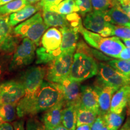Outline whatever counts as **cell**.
<instances>
[{"mask_svg":"<svg viewBox=\"0 0 130 130\" xmlns=\"http://www.w3.org/2000/svg\"><path fill=\"white\" fill-rule=\"evenodd\" d=\"M63 100V96L58 83L43 81L33 99L26 104L17 105V115L19 118L35 115L45 111Z\"/></svg>","mask_w":130,"mask_h":130,"instance_id":"cell-1","label":"cell"},{"mask_svg":"<svg viewBox=\"0 0 130 130\" xmlns=\"http://www.w3.org/2000/svg\"><path fill=\"white\" fill-rule=\"evenodd\" d=\"M39 10L38 6L28 4L25 7L18 12L10 14L9 16V22L12 27L21 24L31 17Z\"/></svg>","mask_w":130,"mask_h":130,"instance_id":"cell-20","label":"cell"},{"mask_svg":"<svg viewBox=\"0 0 130 130\" xmlns=\"http://www.w3.org/2000/svg\"><path fill=\"white\" fill-rule=\"evenodd\" d=\"M25 130H44V126L35 119H29L26 123Z\"/></svg>","mask_w":130,"mask_h":130,"instance_id":"cell-36","label":"cell"},{"mask_svg":"<svg viewBox=\"0 0 130 130\" xmlns=\"http://www.w3.org/2000/svg\"><path fill=\"white\" fill-rule=\"evenodd\" d=\"M84 40L90 46L93 47L107 56L117 58L125 48V45L118 37H104L99 34L83 28L81 31Z\"/></svg>","mask_w":130,"mask_h":130,"instance_id":"cell-2","label":"cell"},{"mask_svg":"<svg viewBox=\"0 0 130 130\" xmlns=\"http://www.w3.org/2000/svg\"><path fill=\"white\" fill-rule=\"evenodd\" d=\"M64 106L65 102L63 100L45 111L43 116V123L45 129H52L62 123V111Z\"/></svg>","mask_w":130,"mask_h":130,"instance_id":"cell-13","label":"cell"},{"mask_svg":"<svg viewBox=\"0 0 130 130\" xmlns=\"http://www.w3.org/2000/svg\"><path fill=\"white\" fill-rule=\"evenodd\" d=\"M128 118H130V117H128Z\"/></svg>","mask_w":130,"mask_h":130,"instance_id":"cell-54","label":"cell"},{"mask_svg":"<svg viewBox=\"0 0 130 130\" xmlns=\"http://www.w3.org/2000/svg\"><path fill=\"white\" fill-rule=\"evenodd\" d=\"M75 50H71L63 52L50 63L45 75L47 81L59 83L68 78Z\"/></svg>","mask_w":130,"mask_h":130,"instance_id":"cell-6","label":"cell"},{"mask_svg":"<svg viewBox=\"0 0 130 130\" xmlns=\"http://www.w3.org/2000/svg\"><path fill=\"white\" fill-rule=\"evenodd\" d=\"M119 2L123 10L126 13L128 9L130 7V0H119Z\"/></svg>","mask_w":130,"mask_h":130,"instance_id":"cell-40","label":"cell"},{"mask_svg":"<svg viewBox=\"0 0 130 130\" xmlns=\"http://www.w3.org/2000/svg\"><path fill=\"white\" fill-rule=\"evenodd\" d=\"M17 104H0V118L4 122H11L17 115Z\"/></svg>","mask_w":130,"mask_h":130,"instance_id":"cell-26","label":"cell"},{"mask_svg":"<svg viewBox=\"0 0 130 130\" xmlns=\"http://www.w3.org/2000/svg\"><path fill=\"white\" fill-rule=\"evenodd\" d=\"M12 27L9 22V16L0 15V45L10 35Z\"/></svg>","mask_w":130,"mask_h":130,"instance_id":"cell-29","label":"cell"},{"mask_svg":"<svg viewBox=\"0 0 130 130\" xmlns=\"http://www.w3.org/2000/svg\"><path fill=\"white\" fill-rule=\"evenodd\" d=\"M112 36H116L122 39H130V28L125 26H113Z\"/></svg>","mask_w":130,"mask_h":130,"instance_id":"cell-32","label":"cell"},{"mask_svg":"<svg viewBox=\"0 0 130 130\" xmlns=\"http://www.w3.org/2000/svg\"><path fill=\"white\" fill-rule=\"evenodd\" d=\"M125 46L127 48H130V39H122Z\"/></svg>","mask_w":130,"mask_h":130,"instance_id":"cell-46","label":"cell"},{"mask_svg":"<svg viewBox=\"0 0 130 130\" xmlns=\"http://www.w3.org/2000/svg\"><path fill=\"white\" fill-rule=\"evenodd\" d=\"M80 83L67 78L58 83L62 92L65 106L74 105L77 108L79 107L81 87Z\"/></svg>","mask_w":130,"mask_h":130,"instance_id":"cell-11","label":"cell"},{"mask_svg":"<svg viewBox=\"0 0 130 130\" xmlns=\"http://www.w3.org/2000/svg\"><path fill=\"white\" fill-rule=\"evenodd\" d=\"M98 115L93 110L78 107L77 126L84 124L92 125Z\"/></svg>","mask_w":130,"mask_h":130,"instance_id":"cell-25","label":"cell"},{"mask_svg":"<svg viewBox=\"0 0 130 130\" xmlns=\"http://www.w3.org/2000/svg\"><path fill=\"white\" fill-rule=\"evenodd\" d=\"M42 18L47 27H69V22L66 15L58 13L50 10H45L42 12Z\"/></svg>","mask_w":130,"mask_h":130,"instance_id":"cell-18","label":"cell"},{"mask_svg":"<svg viewBox=\"0 0 130 130\" xmlns=\"http://www.w3.org/2000/svg\"><path fill=\"white\" fill-rule=\"evenodd\" d=\"M105 125L109 130H118L124 121V113H116L110 111L102 116Z\"/></svg>","mask_w":130,"mask_h":130,"instance_id":"cell-22","label":"cell"},{"mask_svg":"<svg viewBox=\"0 0 130 130\" xmlns=\"http://www.w3.org/2000/svg\"><path fill=\"white\" fill-rule=\"evenodd\" d=\"M118 58L122 60H130V48L127 47L123 48L118 56Z\"/></svg>","mask_w":130,"mask_h":130,"instance_id":"cell-38","label":"cell"},{"mask_svg":"<svg viewBox=\"0 0 130 130\" xmlns=\"http://www.w3.org/2000/svg\"><path fill=\"white\" fill-rule=\"evenodd\" d=\"M44 130H68V129L65 127L63 124H61V125H58L57 126H56V127L52 128V129H45L44 128Z\"/></svg>","mask_w":130,"mask_h":130,"instance_id":"cell-44","label":"cell"},{"mask_svg":"<svg viewBox=\"0 0 130 130\" xmlns=\"http://www.w3.org/2000/svg\"><path fill=\"white\" fill-rule=\"evenodd\" d=\"M61 39L62 35L60 30L53 27L48 29L42 36L40 40L41 45L48 51H55L60 46Z\"/></svg>","mask_w":130,"mask_h":130,"instance_id":"cell-15","label":"cell"},{"mask_svg":"<svg viewBox=\"0 0 130 130\" xmlns=\"http://www.w3.org/2000/svg\"><path fill=\"white\" fill-rule=\"evenodd\" d=\"M98 71L99 64L95 58L84 53L76 52L68 78L81 82L95 76Z\"/></svg>","mask_w":130,"mask_h":130,"instance_id":"cell-3","label":"cell"},{"mask_svg":"<svg viewBox=\"0 0 130 130\" xmlns=\"http://www.w3.org/2000/svg\"><path fill=\"white\" fill-rule=\"evenodd\" d=\"M0 130H13V126L9 122H3L0 126Z\"/></svg>","mask_w":130,"mask_h":130,"instance_id":"cell-41","label":"cell"},{"mask_svg":"<svg viewBox=\"0 0 130 130\" xmlns=\"http://www.w3.org/2000/svg\"><path fill=\"white\" fill-rule=\"evenodd\" d=\"M36 45L28 38H24L16 50L10 62V71H17L27 67L35 60Z\"/></svg>","mask_w":130,"mask_h":130,"instance_id":"cell-7","label":"cell"},{"mask_svg":"<svg viewBox=\"0 0 130 130\" xmlns=\"http://www.w3.org/2000/svg\"><path fill=\"white\" fill-rule=\"evenodd\" d=\"M12 1H13V0H0V7Z\"/></svg>","mask_w":130,"mask_h":130,"instance_id":"cell-47","label":"cell"},{"mask_svg":"<svg viewBox=\"0 0 130 130\" xmlns=\"http://www.w3.org/2000/svg\"><path fill=\"white\" fill-rule=\"evenodd\" d=\"M108 64L122 74L130 77V60H110Z\"/></svg>","mask_w":130,"mask_h":130,"instance_id":"cell-28","label":"cell"},{"mask_svg":"<svg viewBox=\"0 0 130 130\" xmlns=\"http://www.w3.org/2000/svg\"><path fill=\"white\" fill-rule=\"evenodd\" d=\"M13 130H25L23 120L16 121L13 123Z\"/></svg>","mask_w":130,"mask_h":130,"instance_id":"cell-39","label":"cell"},{"mask_svg":"<svg viewBox=\"0 0 130 130\" xmlns=\"http://www.w3.org/2000/svg\"><path fill=\"white\" fill-rule=\"evenodd\" d=\"M100 130H109V129H108V128H107V126H106V125H105V126H104V127L102 128L101 129H100Z\"/></svg>","mask_w":130,"mask_h":130,"instance_id":"cell-50","label":"cell"},{"mask_svg":"<svg viewBox=\"0 0 130 130\" xmlns=\"http://www.w3.org/2000/svg\"><path fill=\"white\" fill-rule=\"evenodd\" d=\"M79 7V12L81 14H84L90 12L92 10L90 0H74Z\"/></svg>","mask_w":130,"mask_h":130,"instance_id":"cell-33","label":"cell"},{"mask_svg":"<svg viewBox=\"0 0 130 130\" xmlns=\"http://www.w3.org/2000/svg\"><path fill=\"white\" fill-rule=\"evenodd\" d=\"M130 92V84L123 86L113 94L111 98L110 111L122 113L126 107Z\"/></svg>","mask_w":130,"mask_h":130,"instance_id":"cell-14","label":"cell"},{"mask_svg":"<svg viewBox=\"0 0 130 130\" xmlns=\"http://www.w3.org/2000/svg\"><path fill=\"white\" fill-rule=\"evenodd\" d=\"M96 84L101 86H112L118 90L123 86L130 84V77L119 72L108 63L101 62L99 64L98 79Z\"/></svg>","mask_w":130,"mask_h":130,"instance_id":"cell-8","label":"cell"},{"mask_svg":"<svg viewBox=\"0 0 130 130\" xmlns=\"http://www.w3.org/2000/svg\"><path fill=\"white\" fill-rule=\"evenodd\" d=\"M3 122V121H2V119H1V118H0V126H1V124H2V123H3V122Z\"/></svg>","mask_w":130,"mask_h":130,"instance_id":"cell-52","label":"cell"},{"mask_svg":"<svg viewBox=\"0 0 130 130\" xmlns=\"http://www.w3.org/2000/svg\"><path fill=\"white\" fill-rule=\"evenodd\" d=\"M117 1H119V0H117Z\"/></svg>","mask_w":130,"mask_h":130,"instance_id":"cell-53","label":"cell"},{"mask_svg":"<svg viewBox=\"0 0 130 130\" xmlns=\"http://www.w3.org/2000/svg\"><path fill=\"white\" fill-rule=\"evenodd\" d=\"M28 4L27 0H13L0 7V15H8L18 12Z\"/></svg>","mask_w":130,"mask_h":130,"instance_id":"cell-27","label":"cell"},{"mask_svg":"<svg viewBox=\"0 0 130 130\" xmlns=\"http://www.w3.org/2000/svg\"><path fill=\"white\" fill-rule=\"evenodd\" d=\"M101 87L84 85L81 87V96L78 107L93 110L99 115V95Z\"/></svg>","mask_w":130,"mask_h":130,"instance_id":"cell-12","label":"cell"},{"mask_svg":"<svg viewBox=\"0 0 130 130\" xmlns=\"http://www.w3.org/2000/svg\"><path fill=\"white\" fill-rule=\"evenodd\" d=\"M126 115L128 117H130V92L129 97H128V100L127 102V105H126Z\"/></svg>","mask_w":130,"mask_h":130,"instance_id":"cell-45","label":"cell"},{"mask_svg":"<svg viewBox=\"0 0 130 130\" xmlns=\"http://www.w3.org/2000/svg\"><path fill=\"white\" fill-rule=\"evenodd\" d=\"M118 90L115 87L104 86L101 89L99 95V115L104 116L110 111L111 98L113 94Z\"/></svg>","mask_w":130,"mask_h":130,"instance_id":"cell-17","label":"cell"},{"mask_svg":"<svg viewBox=\"0 0 130 130\" xmlns=\"http://www.w3.org/2000/svg\"><path fill=\"white\" fill-rule=\"evenodd\" d=\"M61 53L59 48L55 51H50L45 50L42 46H40L36 49V63L37 64L50 63Z\"/></svg>","mask_w":130,"mask_h":130,"instance_id":"cell-24","label":"cell"},{"mask_svg":"<svg viewBox=\"0 0 130 130\" xmlns=\"http://www.w3.org/2000/svg\"><path fill=\"white\" fill-rule=\"evenodd\" d=\"M59 30L62 35L61 43L59 48L61 53L68 50H76L79 37V32L68 27H60Z\"/></svg>","mask_w":130,"mask_h":130,"instance_id":"cell-16","label":"cell"},{"mask_svg":"<svg viewBox=\"0 0 130 130\" xmlns=\"http://www.w3.org/2000/svg\"><path fill=\"white\" fill-rule=\"evenodd\" d=\"M48 28L41 13L38 12L16 26L13 32L19 37L29 39L38 46L42 36Z\"/></svg>","mask_w":130,"mask_h":130,"instance_id":"cell-5","label":"cell"},{"mask_svg":"<svg viewBox=\"0 0 130 130\" xmlns=\"http://www.w3.org/2000/svg\"><path fill=\"white\" fill-rule=\"evenodd\" d=\"M120 130H130V118H128L127 121L122 126Z\"/></svg>","mask_w":130,"mask_h":130,"instance_id":"cell-43","label":"cell"},{"mask_svg":"<svg viewBox=\"0 0 130 130\" xmlns=\"http://www.w3.org/2000/svg\"><path fill=\"white\" fill-rule=\"evenodd\" d=\"M10 57L8 56H3L0 57V83L4 77L6 71L9 69L10 64Z\"/></svg>","mask_w":130,"mask_h":130,"instance_id":"cell-34","label":"cell"},{"mask_svg":"<svg viewBox=\"0 0 130 130\" xmlns=\"http://www.w3.org/2000/svg\"><path fill=\"white\" fill-rule=\"evenodd\" d=\"M18 36H12L10 35L8 36L3 43L0 45L1 50L6 53H11L14 51L18 45Z\"/></svg>","mask_w":130,"mask_h":130,"instance_id":"cell-31","label":"cell"},{"mask_svg":"<svg viewBox=\"0 0 130 130\" xmlns=\"http://www.w3.org/2000/svg\"><path fill=\"white\" fill-rule=\"evenodd\" d=\"M126 13H127V15L129 17V18L130 19V7L128 8L127 11H126Z\"/></svg>","mask_w":130,"mask_h":130,"instance_id":"cell-49","label":"cell"},{"mask_svg":"<svg viewBox=\"0 0 130 130\" xmlns=\"http://www.w3.org/2000/svg\"><path fill=\"white\" fill-rule=\"evenodd\" d=\"M40 0H27V3H28V4H34L36 3H39Z\"/></svg>","mask_w":130,"mask_h":130,"instance_id":"cell-48","label":"cell"},{"mask_svg":"<svg viewBox=\"0 0 130 130\" xmlns=\"http://www.w3.org/2000/svg\"><path fill=\"white\" fill-rule=\"evenodd\" d=\"M63 0H40L38 3V7L43 10H49L52 6H56Z\"/></svg>","mask_w":130,"mask_h":130,"instance_id":"cell-35","label":"cell"},{"mask_svg":"<svg viewBox=\"0 0 130 130\" xmlns=\"http://www.w3.org/2000/svg\"><path fill=\"white\" fill-rule=\"evenodd\" d=\"M94 11H105L120 3L117 0H90Z\"/></svg>","mask_w":130,"mask_h":130,"instance_id":"cell-30","label":"cell"},{"mask_svg":"<svg viewBox=\"0 0 130 130\" xmlns=\"http://www.w3.org/2000/svg\"><path fill=\"white\" fill-rule=\"evenodd\" d=\"M75 130H91V125L84 124L77 126Z\"/></svg>","mask_w":130,"mask_h":130,"instance_id":"cell-42","label":"cell"},{"mask_svg":"<svg viewBox=\"0 0 130 130\" xmlns=\"http://www.w3.org/2000/svg\"><path fill=\"white\" fill-rule=\"evenodd\" d=\"M77 122V107L74 105L64 106L62 111V124L68 130H75Z\"/></svg>","mask_w":130,"mask_h":130,"instance_id":"cell-21","label":"cell"},{"mask_svg":"<svg viewBox=\"0 0 130 130\" xmlns=\"http://www.w3.org/2000/svg\"><path fill=\"white\" fill-rule=\"evenodd\" d=\"M125 27H128V28H130V22H129V23H128V24H126L125 25Z\"/></svg>","mask_w":130,"mask_h":130,"instance_id":"cell-51","label":"cell"},{"mask_svg":"<svg viewBox=\"0 0 130 130\" xmlns=\"http://www.w3.org/2000/svg\"><path fill=\"white\" fill-rule=\"evenodd\" d=\"M105 126V123L102 116L98 115L95 121L91 125V130H100Z\"/></svg>","mask_w":130,"mask_h":130,"instance_id":"cell-37","label":"cell"},{"mask_svg":"<svg viewBox=\"0 0 130 130\" xmlns=\"http://www.w3.org/2000/svg\"><path fill=\"white\" fill-rule=\"evenodd\" d=\"M108 22L112 24H117L118 25L125 26L126 24L130 22V19L127 13L123 10L121 4L110 8L105 10Z\"/></svg>","mask_w":130,"mask_h":130,"instance_id":"cell-19","label":"cell"},{"mask_svg":"<svg viewBox=\"0 0 130 130\" xmlns=\"http://www.w3.org/2000/svg\"><path fill=\"white\" fill-rule=\"evenodd\" d=\"M49 10L64 15L78 12L79 10L74 0H63L56 6H52Z\"/></svg>","mask_w":130,"mask_h":130,"instance_id":"cell-23","label":"cell"},{"mask_svg":"<svg viewBox=\"0 0 130 130\" xmlns=\"http://www.w3.org/2000/svg\"><path fill=\"white\" fill-rule=\"evenodd\" d=\"M83 25L87 30L99 34L104 37L112 36L114 26L108 22L105 10L90 12L84 18Z\"/></svg>","mask_w":130,"mask_h":130,"instance_id":"cell-9","label":"cell"},{"mask_svg":"<svg viewBox=\"0 0 130 130\" xmlns=\"http://www.w3.org/2000/svg\"><path fill=\"white\" fill-rule=\"evenodd\" d=\"M46 71L42 66H32L24 72L21 78L25 95L18 102V105L26 104L35 96L46 75Z\"/></svg>","mask_w":130,"mask_h":130,"instance_id":"cell-4","label":"cell"},{"mask_svg":"<svg viewBox=\"0 0 130 130\" xmlns=\"http://www.w3.org/2000/svg\"><path fill=\"white\" fill-rule=\"evenodd\" d=\"M25 95L21 81L10 80L0 84V104H18Z\"/></svg>","mask_w":130,"mask_h":130,"instance_id":"cell-10","label":"cell"}]
</instances>
